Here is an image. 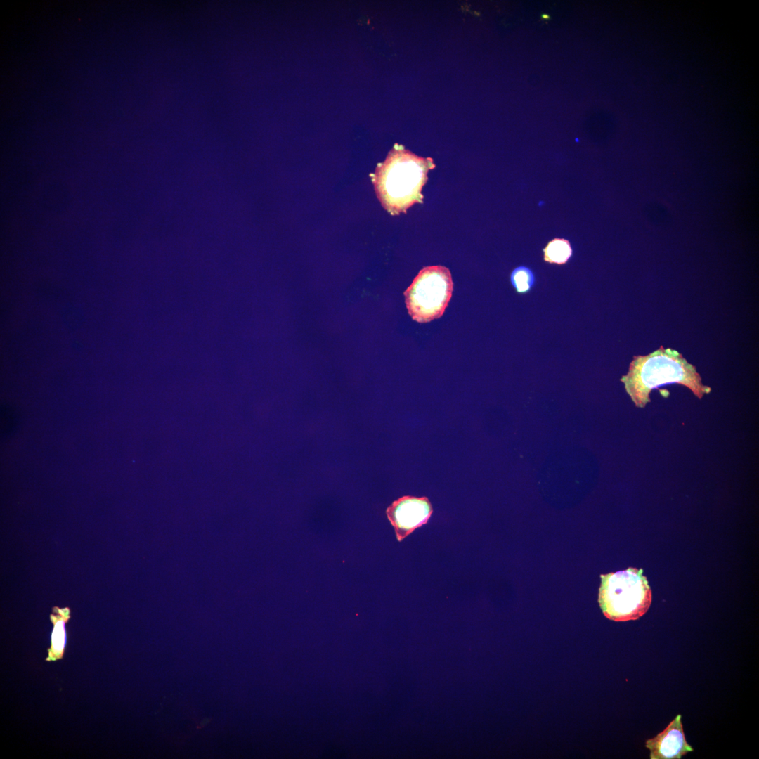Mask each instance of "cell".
I'll list each match as a JSON object with an SVG mask.
<instances>
[{
  "mask_svg": "<svg viewBox=\"0 0 759 759\" xmlns=\"http://www.w3.org/2000/svg\"><path fill=\"white\" fill-rule=\"evenodd\" d=\"M621 382L635 406L644 408L650 401L652 389L676 383L689 389L699 399L711 391L702 384L696 367L689 363L677 351L661 346L645 356L633 357L627 375Z\"/></svg>",
  "mask_w": 759,
  "mask_h": 759,
  "instance_id": "6da1fadb",
  "label": "cell"
},
{
  "mask_svg": "<svg viewBox=\"0 0 759 759\" xmlns=\"http://www.w3.org/2000/svg\"><path fill=\"white\" fill-rule=\"evenodd\" d=\"M434 167L432 159L419 157L402 145H395L372 175L383 207L391 214L397 215L422 202V187L427 181L428 171Z\"/></svg>",
  "mask_w": 759,
  "mask_h": 759,
  "instance_id": "7a4b0ae2",
  "label": "cell"
},
{
  "mask_svg": "<svg viewBox=\"0 0 759 759\" xmlns=\"http://www.w3.org/2000/svg\"><path fill=\"white\" fill-rule=\"evenodd\" d=\"M598 602L604 615L614 621L636 620L651 603V590L642 569L602 574Z\"/></svg>",
  "mask_w": 759,
  "mask_h": 759,
  "instance_id": "3957f363",
  "label": "cell"
},
{
  "mask_svg": "<svg viewBox=\"0 0 759 759\" xmlns=\"http://www.w3.org/2000/svg\"><path fill=\"white\" fill-rule=\"evenodd\" d=\"M453 290L448 268L442 266L423 268L404 292L410 316L422 323L439 318L448 305Z\"/></svg>",
  "mask_w": 759,
  "mask_h": 759,
  "instance_id": "277c9868",
  "label": "cell"
},
{
  "mask_svg": "<svg viewBox=\"0 0 759 759\" xmlns=\"http://www.w3.org/2000/svg\"><path fill=\"white\" fill-rule=\"evenodd\" d=\"M432 513V505L429 498L424 496H402L392 502L386 510L387 519L399 542L427 524Z\"/></svg>",
  "mask_w": 759,
  "mask_h": 759,
  "instance_id": "5b68a950",
  "label": "cell"
},
{
  "mask_svg": "<svg viewBox=\"0 0 759 759\" xmlns=\"http://www.w3.org/2000/svg\"><path fill=\"white\" fill-rule=\"evenodd\" d=\"M645 746L650 751L651 759H680L694 751L693 747L686 741L680 714L677 715L661 732L647 739Z\"/></svg>",
  "mask_w": 759,
  "mask_h": 759,
  "instance_id": "8992f818",
  "label": "cell"
},
{
  "mask_svg": "<svg viewBox=\"0 0 759 759\" xmlns=\"http://www.w3.org/2000/svg\"><path fill=\"white\" fill-rule=\"evenodd\" d=\"M543 251L545 262L557 265L566 264L573 254L570 242L561 238H555L549 241Z\"/></svg>",
  "mask_w": 759,
  "mask_h": 759,
  "instance_id": "52a82bcc",
  "label": "cell"
},
{
  "mask_svg": "<svg viewBox=\"0 0 759 759\" xmlns=\"http://www.w3.org/2000/svg\"><path fill=\"white\" fill-rule=\"evenodd\" d=\"M510 280L518 293L524 294L532 288L535 278L533 271L529 268L519 266L512 272Z\"/></svg>",
  "mask_w": 759,
  "mask_h": 759,
  "instance_id": "ba28073f",
  "label": "cell"
},
{
  "mask_svg": "<svg viewBox=\"0 0 759 759\" xmlns=\"http://www.w3.org/2000/svg\"><path fill=\"white\" fill-rule=\"evenodd\" d=\"M53 647L57 651H61L65 645V629L63 621H58L52 633Z\"/></svg>",
  "mask_w": 759,
  "mask_h": 759,
  "instance_id": "9c48e42d",
  "label": "cell"
}]
</instances>
